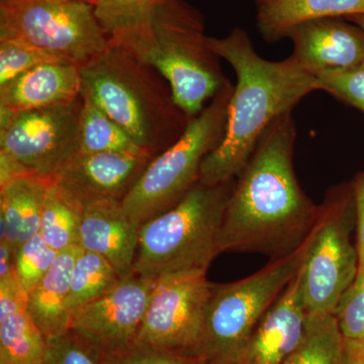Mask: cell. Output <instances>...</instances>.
Here are the masks:
<instances>
[{
  "mask_svg": "<svg viewBox=\"0 0 364 364\" xmlns=\"http://www.w3.org/2000/svg\"><path fill=\"white\" fill-rule=\"evenodd\" d=\"M293 114L275 119L235 179L218 250L252 252L272 259L293 252L312 232L318 205L308 198L294 168Z\"/></svg>",
  "mask_w": 364,
  "mask_h": 364,
  "instance_id": "1",
  "label": "cell"
},
{
  "mask_svg": "<svg viewBox=\"0 0 364 364\" xmlns=\"http://www.w3.org/2000/svg\"><path fill=\"white\" fill-rule=\"evenodd\" d=\"M208 44L233 67L237 76L224 138L200 167V183L217 186L234 181L268 127L293 112L320 85L293 55L282 61L262 58L242 28H234L224 38L208 37Z\"/></svg>",
  "mask_w": 364,
  "mask_h": 364,
  "instance_id": "2",
  "label": "cell"
},
{
  "mask_svg": "<svg viewBox=\"0 0 364 364\" xmlns=\"http://www.w3.org/2000/svg\"><path fill=\"white\" fill-rule=\"evenodd\" d=\"M82 90L152 157L176 142L188 126L159 72L116 46L80 67Z\"/></svg>",
  "mask_w": 364,
  "mask_h": 364,
  "instance_id": "3",
  "label": "cell"
},
{
  "mask_svg": "<svg viewBox=\"0 0 364 364\" xmlns=\"http://www.w3.org/2000/svg\"><path fill=\"white\" fill-rule=\"evenodd\" d=\"M119 48L159 72L189 117L229 82L208 44L202 14L186 0H163L147 28Z\"/></svg>",
  "mask_w": 364,
  "mask_h": 364,
  "instance_id": "4",
  "label": "cell"
},
{
  "mask_svg": "<svg viewBox=\"0 0 364 364\" xmlns=\"http://www.w3.org/2000/svg\"><path fill=\"white\" fill-rule=\"evenodd\" d=\"M235 179L217 186L198 182L173 208L141 225L133 272L158 279L208 272L219 255L218 242Z\"/></svg>",
  "mask_w": 364,
  "mask_h": 364,
  "instance_id": "5",
  "label": "cell"
},
{
  "mask_svg": "<svg viewBox=\"0 0 364 364\" xmlns=\"http://www.w3.org/2000/svg\"><path fill=\"white\" fill-rule=\"evenodd\" d=\"M314 229L298 249L270 260L250 277L230 284H212L193 355L229 363L236 358L261 318L303 267Z\"/></svg>",
  "mask_w": 364,
  "mask_h": 364,
  "instance_id": "6",
  "label": "cell"
},
{
  "mask_svg": "<svg viewBox=\"0 0 364 364\" xmlns=\"http://www.w3.org/2000/svg\"><path fill=\"white\" fill-rule=\"evenodd\" d=\"M233 88L229 81L200 114L189 119L181 138L152 158L122 200L132 219L142 225L161 215L200 182L203 160L224 138Z\"/></svg>",
  "mask_w": 364,
  "mask_h": 364,
  "instance_id": "7",
  "label": "cell"
},
{
  "mask_svg": "<svg viewBox=\"0 0 364 364\" xmlns=\"http://www.w3.org/2000/svg\"><path fill=\"white\" fill-rule=\"evenodd\" d=\"M0 40L25 43L79 67L111 46L92 4L78 0L0 2Z\"/></svg>",
  "mask_w": 364,
  "mask_h": 364,
  "instance_id": "8",
  "label": "cell"
},
{
  "mask_svg": "<svg viewBox=\"0 0 364 364\" xmlns=\"http://www.w3.org/2000/svg\"><path fill=\"white\" fill-rule=\"evenodd\" d=\"M353 219L351 183L330 188L318 205L312 244L301 267L309 316L334 315L340 299L356 279L358 252L350 240Z\"/></svg>",
  "mask_w": 364,
  "mask_h": 364,
  "instance_id": "9",
  "label": "cell"
},
{
  "mask_svg": "<svg viewBox=\"0 0 364 364\" xmlns=\"http://www.w3.org/2000/svg\"><path fill=\"white\" fill-rule=\"evenodd\" d=\"M82 97L16 114L0 126V178L36 173L51 178L79 151Z\"/></svg>",
  "mask_w": 364,
  "mask_h": 364,
  "instance_id": "10",
  "label": "cell"
},
{
  "mask_svg": "<svg viewBox=\"0 0 364 364\" xmlns=\"http://www.w3.org/2000/svg\"><path fill=\"white\" fill-rule=\"evenodd\" d=\"M205 270L158 277L136 344L193 355L212 282Z\"/></svg>",
  "mask_w": 364,
  "mask_h": 364,
  "instance_id": "11",
  "label": "cell"
},
{
  "mask_svg": "<svg viewBox=\"0 0 364 364\" xmlns=\"http://www.w3.org/2000/svg\"><path fill=\"white\" fill-rule=\"evenodd\" d=\"M157 279L132 272L102 296L72 314L70 331L98 354L136 344Z\"/></svg>",
  "mask_w": 364,
  "mask_h": 364,
  "instance_id": "12",
  "label": "cell"
},
{
  "mask_svg": "<svg viewBox=\"0 0 364 364\" xmlns=\"http://www.w3.org/2000/svg\"><path fill=\"white\" fill-rule=\"evenodd\" d=\"M152 158L146 153L78 151L51 179L83 208L102 200H123Z\"/></svg>",
  "mask_w": 364,
  "mask_h": 364,
  "instance_id": "13",
  "label": "cell"
},
{
  "mask_svg": "<svg viewBox=\"0 0 364 364\" xmlns=\"http://www.w3.org/2000/svg\"><path fill=\"white\" fill-rule=\"evenodd\" d=\"M301 267L264 314L245 345L230 363L284 364L303 341L308 322Z\"/></svg>",
  "mask_w": 364,
  "mask_h": 364,
  "instance_id": "14",
  "label": "cell"
},
{
  "mask_svg": "<svg viewBox=\"0 0 364 364\" xmlns=\"http://www.w3.org/2000/svg\"><path fill=\"white\" fill-rule=\"evenodd\" d=\"M287 38L293 42L291 55L313 75L364 64V30L346 18L305 21L291 28Z\"/></svg>",
  "mask_w": 364,
  "mask_h": 364,
  "instance_id": "15",
  "label": "cell"
},
{
  "mask_svg": "<svg viewBox=\"0 0 364 364\" xmlns=\"http://www.w3.org/2000/svg\"><path fill=\"white\" fill-rule=\"evenodd\" d=\"M80 67L48 62L0 87V126L20 112L69 104L81 97Z\"/></svg>",
  "mask_w": 364,
  "mask_h": 364,
  "instance_id": "16",
  "label": "cell"
},
{
  "mask_svg": "<svg viewBox=\"0 0 364 364\" xmlns=\"http://www.w3.org/2000/svg\"><path fill=\"white\" fill-rule=\"evenodd\" d=\"M140 229L122 200L90 203L83 208L79 246L109 261L123 279L133 272Z\"/></svg>",
  "mask_w": 364,
  "mask_h": 364,
  "instance_id": "17",
  "label": "cell"
},
{
  "mask_svg": "<svg viewBox=\"0 0 364 364\" xmlns=\"http://www.w3.org/2000/svg\"><path fill=\"white\" fill-rule=\"evenodd\" d=\"M50 183V177L36 173L21 174L0 183V241L14 251L40 233Z\"/></svg>",
  "mask_w": 364,
  "mask_h": 364,
  "instance_id": "18",
  "label": "cell"
},
{
  "mask_svg": "<svg viewBox=\"0 0 364 364\" xmlns=\"http://www.w3.org/2000/svg\"><path fill=\"white\" fill-rule=\"evenodd\" d=\"M82 248L79 245L62 251L51 269L28 294L26 310L47 338L70 331L72 316L67 310L72 272Z\"/></svg>",
  "mask_w": 364,
  "mask_h": 364,
  "instance_id": "19",
  "label": "cell"
},
{
  "mask_svg": "<svg viewBox=\"0 0 364 364\" xmlns=\"http://www.w3.org/2000/svg\"><path fill=\"white\" fill-rule=\"evenodd\" d=\"M364 14V0H269L257 7L256 23L263 40L277 43L305 21Z\"/></svg>",
  "mask_w": 364,
  "mask_h": 364,
  "instance_id": "20",
  "label": "cell"
},
{
  "mask_svg": "<svg viewBox=\"0 0 364 364\" xmlns=\"http://www.w3.org/2000/svg\"><path fill=\"white\" fill-rule=\"evenodd\" d=\"M82 215V205L51 179L40 226L46 243L58 252L79 245Z\"/></svg>",
  "mask_w": 364,
  "mask_h": 364,
  "instance_id": "21",
  "label": "cell"
},
{
  "mask_svg": "<svg viewBox=\"0 0 364 364\" xmlns=\"http://www.w3.org/2000/svg\"><path fill=\"white\" fill-rule=\"evenodd\" d=\"M46 348L47 337L26 306L0 317V364H42Z\"/></svg>",
  "mask_w": 364,
  "mask_h": 364,
  "instance_id": "22",
  "label": "cell"
},
{
  "mask_svg": "<svg viewBox=\"0 0 364 364\" xmlns=\"http://www.w3.org/2000/svg\"><path fill=\"white\" fill-rule=\"evenodd\" d=\"M163 0H97L95 14L111 45L121 47L143 32Z\"/></svg>",
  "mask_w": 364,
  "mask_h": 364,
  "instance_id": "23",
  "label": "cell"
},
{
  "mask_svg": "<svg viewBox=\"0 0 364 364\" xmlns=\"http://www.w3.org/2000/svg\"><path fill=\"white\" fill-rule=\"evenodd\" d=\"M81 97L79 152L146 153L90 97Z\"/></svg>",
  "mask_w": 364,
  "mask_h": 364,
  "instance_id": "24",
  "label": "cell"
},
{
  "mask_svg": "<svg viewBox=\"0 0 364 364\" xmlns=\"http://www.w3.org/2000/svg\"><path fill=\"white\" fill-rule=\"evenodd\" d=\"M121 279L109 261L97 253L81 251L72 272L67 310L72 316L81 306L111 291Z\"/></svg>",
  "mask_w": 364,
  "mask_h": 364,
  "instance_id": "25",
  "label": "cell"
},
{
  "mask_svg": "<svg viewBox=\"0 0 364 364\" xmlns=\"http://www.w3.org/2000/svg\"><path fill=\"white\" fill-rule=\"evenodd\" d=\"M343 342L334 315L309 316L303 341L284 364H340Z\"/></svg>",
  "mask_w": 364,
  "mask_h": 364,
  "instance_id": "26",
  "label": "cell"
},
{
  "mask_svg": "<svg viewBox=\"0 0 364 364\" xmlns=\"http://www.w3.org/2000/svg\"><path fill=\"white\" fill-rule=\"evenodd\" d=\"M59 253L46 243L40 233L18 246L16 251V273L26 294L51 269Z\"/></svg>",
  "mask_w": 364,
  "mask_h": 364,
  "instance_id": "27",
  "label": "cell"
},
{
  "mask_svg": "<svg viewBox=\"0 0 364 364\" xmlns=\"http://www.w3.org/2000/svg\"><path fill=\"white\" fill-rule=\"evenodd\" d=\"M48 62L61 61L25 43L0 40V87Z\"/></svg>",
  "mask_w": 364,
  "mask_h": 364,
  "instance_id": "28",
  "label": "cell"
},
{
  "mask_svg": "<svg viewBox=\"0 0 364 364\" xmlns=\"http://www.w3.org/2000/svg\"><path fill=\"white\" fill-rule=\"evenodd\" d=\"M100 364H213L205 356L189 355L181 352L163 350L146 345L135 344L124 350L98 354Z\"/></svg>",
  "mask_w": 364,
  "mask_h": 364,
  "instance_id": "29",
  "label": "cell"
},
{
  "mask_svg": "<svg viewBox=\"0 0 364 364\" xmlns=\"http://www.w3.org/2000/svg\"><path fill=\"white\" fill-rule=\"evenodd\" d=\"M320 90L364 114V64L347 70L318 74Z\"/></svg>",
  "mask_w": 364,
  "mask_h": 364,
  "instance_id": "30",
  "label": "cell"
},
{
  "mask_svg": "<svg viewBox=\"0 0 364 364\" xmlns=\"http://www.w3.org/2000/svg\"><path fill=\"white\" fill-rule=\"evenodd\" d=\"M344 339L364 336V267H358L356 279L340 299L334 314Z\"/></svg>",
  "mask_w": 364,
  "mask_h": 364,
  "instance_id": "31",
  "label": "cell"
},
{
  "mask_svg": "<svg viewBox=\"0 0 364 364\" xmlns=\"http://www.w3.org/2000/svg\"><path fill=\"white\" fill-rule=\"evenodd\" d=\"M42 364H100L97 354L73 332L47 338Z\"/></svg>",
  "mask_w": 364,
  "mask_h": 364,
  "instance_id": "32",
  "label": "cell"
},
{
  "mask_svg": "<svg viewBox=\"0 0 364 364\" xmlns=\"http://www.w3.org/2000/svg\"><path fill=\"white\" fill-rule=\"evenodd\" d=\"M355 208V225L358 230V248L359 265L364 267V171L359 172L351 182Z\"/></svg>",
  "mask_w": 364,
  "mask_h": 364,
  "instance_id": "33",
  "label": "cell"
},
{
  "mask_svg": "<svg viewBox=\"0 0 364 364\" xmlns=\"http://www.w3.org/2000/svg\"><path fill=\"white\" fill-rule=\"evenodd\" d=\"M340 364H364V344L361 340L344 339Z\"/></svg>",
  "mask_w": 364,
  "mask_h": 364,
  "instance_id": "34",
  "label": "cell"
},
{
  "mask_svg": "<svg viewBox=\"0 0 364 364\" xmlns=\"http://www.w3.org/2000/svg\"><path fill=\"white\" fill-rule=\"evenodd\" d=\"M346 20L356 23V25L360 26V28H363L364 30V14H360V16H350V18H347Z\"/></svg>",
  "mask_w": 364,
  "mask_h": 364,
  "instance_id": "35",
  "label": "cell"
},
{
  "mask_svg": "<svg viewBox=\"0 0 364 364\" xmlns=\"http://www.w3.org/2000/svg\"><path fill=\"white\" fill-rule=\"evenodd\" d=\"M267 1H269V0H255L256 6H257V7L263 6V4H267Z\"/></svg>",
  "mask_w": 364,
  "mask_h": 364,
  "instance_id": "36",
  "label": "cell"
},
{
  "mask_svg": "<svg viewBox=\"0 0 364 364\" xmlns=\"http://www.w3.org/2000/svg\"><path fill=\"white\" fill-rule=\"evenodd\" d=\"M78 1H85V2H87V4H95V2L97 1V0H78Z\"/></svg>",
  "mask_w": 364,
  "mask_h": 364,
  "instance_id": "37",
  "label": "cell"
},
{
  "mask_svg": "<svg viewBox=\"0 0 364 364\" xmlns=\"http://www.w3.org/2000/svg\"><path fill=\"white\" fill-rule=\"evenodd\" d=\"M221 364H236L234 363H229V361H222Z\"/></svg>",
  "mask_w": 364,
  "mask_h": 364,
  "instance_id": "38",
  "label": "cell"
},
{
  "mask_svg": "<svg viewBox=\"0 0 364 364\" xmlns=\"http://www.w3.org/2000/svg\"><path fill=\"white\" fill-rule=\"evenodd\" d=\"M222 363V361H215V363H213V364H221Z\"/></svg>",
  "mask_w": 364,
  "mask_h": 364,
  "instance_id": "39",
  "label": "cell"
},
{
  "mask_svg": "<svg viewBox=\"0 0 364 364\" xmlns=\"http://www.w3.org/2000/svg\"><path fill=\"white\" fill-rule=\"evenodd\" d=\"M9 1V0H0V2Z\"/></svg>",
  "mask_w": 364,
  "mask_h": 364,
  "instance_id": "40",
  "label": "cell"
},
{
  "mask_svg": "<svg viewBox=\"0 0 364 364\" xmlns=\"http://www.w3.org/2000/svg\"><path fill=\"white\" fill-rule=\"evenodd\" d=\"M360 340H361V341H363V343L364 344V336Z\"/></svg>",
  "mask_w": 364,
  "mask_h": 364,
  "instance_id": "41",
  "label": "cell"
}]
</instances>
